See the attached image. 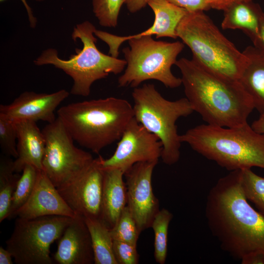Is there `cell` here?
<instances>
[{
    "label": "cell",
    "mask_w": 264,
    "mask_h": 264,
    "mask_svg": "<svg viewBox=\"0 0 264 264\" xmlns=\"http://www.w3.org/2000/svg\"><path fill=\"white\" fill-rule=\"evenodd\" d=\"M260 114L258 118L253 122L251 127L256 132L264 134V110Z\"/></svg>",
    "instance_id": "36"
},
{
    "label": "cell",
    "mask_w": 264,
    "mask_h": 264,
    "mask_svg": "<svg viewBox=\"0 0 264 264\" xmlns=\"http://www.w3.org/2000/svg\"><path fill=\"white\" fill-rule=\"evenodd\" d=\"M128 41L129 46L122 49L127 65L118 79L119 87L135 88L149 80L159 81L171 88L182 84L181 78L173 74L171 67L184 47L183 43L156 41L152 36Z\"/></svg>",
    "instance_id": "8"
},
{
    "label": "cell",
    "mask_w": 264,
    "mask_h": 264,
    "mask_svg": "<svg viewBox=\"0 0 264 264\" xmlns=\"http://www.w3.org/2000/svg\"><path fill=\"white\" fill-rule=\"evenodd\" d=\"M177 37L192 52V60L219 75L239 80L248 59L218 28L204 11L188 12L179 23Z\"/></svg>",
    "instance_id": "5"
},
{
    "label": "cell",
    "mask_w": 264,
    "mask_h": 264,
    "mask_svg": "<svg viewBox=\"0 0 264 264\" xmlns=\"http://www.w3.org/2000/svg\"><path fill=\"white\" fill-rule=\"evenodd\" d=\"M58 240L57 249L53 257L57 263H94L90 235L82 217H74Z\"/></svg>",
    "instance_id": "17"
},
{
    "label": "cell",
    "mask_w": 264,
    "mask_h": 264,
    "mask_svg": "<svg viewBox=\"0 0 264 264\" xmlns=\"http://www.w3.org/2000/svg\"><path fill=\"white\" fill-rule=\"evenodd\" d=\"M148 5L153 10L154 19L152 26L138 34L119 36L96 29L94 34L108 45L109 54L118 58L121 44L132 38L155 35L157 39L177 38L176 28L188 12L170 3L167 0H149Z\"/></svg>",
    "instance_id": "14"
},
{
    "label": "cell",
    "mask_w": 264,
    "mask_h": 264,
    "mask_svg": "<svg viewBox=\"0 0 264 264\" xmlns=\"http://www.w3.org/2000/svg\"><path fill=\"white\" fill-rule=\"evenodd\" d=\"M113 250L118 264H137L139 262L136 245L113 240Z\"/></svg>",
    "instance_id": "30"
},
{
    "label": "cell",
    "mask_w": 264,
    "mask_h": 264,
    "mask_svg": "<svg viewBox=\"0 0 264 264\" xmlns=\"http://www.w3.org/2000/svg\"><path fill=\"white\" fill-rule=\"evenodd\" d=\"M134 118L149 132L156 136L162 145L161 158L172 165L179 159L182 143L176 122L194 110L185 98L175 101L164 98L153 84H145L132 92Z\"/></svg>",
    "instance_id": "7"
},
{
    "label": "cell",
    "mask_w": 264,
    "mask_h": 264,
    "mask_svg": "<svg viewBox=\"0 0 264 264\" xmlns=\"http://www.w3.org/2000/svg\"><path fill=\"white\" fill-rule=\"evenodd\" d=\"M69 93L62 89L51 93L24 91L7 105H0V113L17 122L38 121L53 122L57 118L54 111Z\"/></svg>",
    "instance_id": "15"
},
{
    "label": "cell",
    "mask_w": 264,
    "mask_h": 264,
    "mask_svg": "<svg viewBox=\"0 0 264 264\" xmlns=\"http://www.w3.org/2000/svg\"><path fill=\"white\" fill-rule=\"evenodd\" d=\"M158 160L138 162L124 173L126 182L127 206L140 232L151 227L159 210L152 179Z\"/></svg>",
    "instance_id": "12"
},
{
    "label": "cell",
    "mask_w": 264,
    "mask_h": 264,
    "mask_svg": "<svg viewBox=\"0 0 264 264\" xmlns=\"http://www.w3.org/2000/svg\"><path fill=\"white\" fill-rule=\"evenodd\" d=\"M42 132L45 139L43 170L56 187L77 178L93 161L91 154L75 146L73 139L58 117Z\"/></svg>",
    "instance_id": "10"
},
{
    "label": "cell",
    "mask_w": 264,
    "mask_h": 264,
    "mask_svg": "<svg viewBox=\"0 0 264 264\" xmlns=\"http://www.w3.org/2000/svg\"><path fill=\"white\" fill-rule=\"evenodd\" d=\"M175 65L186 98L207 124L232 128L247 122L255 107L239 80L205 69L192 59L182 58Z\"/></svg>",
    "instance_id": "2"
},
{
    "label": "cell",
    "mask_w": 264,
    "mask_h": 264,
    "mask_svg": "<svg viewBox=\"0 0 264 264\" xmlns=\"http://www.w3.org/2000/svg\"><path fill=\"white\" fill-rule=\"evenodd\" d=\"M74 218L48 216L31 219L17 218L6 241V249L17 264H52V243L58 240Z\"/></svg>",
    "instance_id": "9"
},
{
    "label": "cell",
    "mask_w": 264,
    "mask_h": 264,
    "mask_svg": "<svg viewBox=\"0 0 264 264\" xmlns=\"http://www.w3.org/2000/svg\"><path fill=\"white\" fill-rule=\"evenodd\" d=\"M101 219L110 229L127 203L124 173L118 169H103Z\"/></svg>",
    "instance_id": "19"
},
{
    "label": "cell",
    "mask_w": 264,
    "mask_h": 264,
    "mask_svg": "<svg viewBox=\"0 0 264 264\" xmlns=\"http://www.w3.org/2000/svg\"><path fill=\"white\" fill-rule=\"evenodd\" d=\"M17 132L18 157L14 161L16 173L22 172L26 165L43 170L45 139L36 122L22 121L15 122Z\"/></svg>",
    "instance_id": "18"
},
{
    "label": "cell",
    "mask_w": 264,
    "mask_h": 264,
    "mask_svg": "<svg viewBox=\"0 0 264 264\" xmlns=\"http://www.w3.org/2000/svg\"><path fill=\"white\" fill-rule=\"evenodd\" d=\"M123 3L125 0H92V11L99 24L103 27H116Z\"/></svg>",
    "instance_id": "28"
},
{
    "label": "cell",
    "mask_w": 264,
    "mask_h": 264,
    "mask_svg": "<svg viewBox=\"0 0 264 264\" xmlns=\"http://www.w3.org/2000/svg\"><path fill=\"white\" fill-rule=\"evenodd\" d=\"M17 132L15 122L0 113V146L3 153L15 159L18 157Z\"/></svg>",
    "instance_id": "29"
},
{
    "label": "cell",
    "mask_w": 264,
    "mask_h": 264,
    "mask_svg": "<svg viewBox=\"0 0 264 264\" xmlns=\"http://www.w3.org/2000/svg\"><path fill=\"white\" fill-rule=\"evenodd\" d=\"M173 217L168 210L163 208L155 216L151 227L154 232V257L156 263L164 264L167 255L169 224Z\"/></svg>",
    "instance_id": "25"
},
{
    "label": "cell",
    "mask_w": 264,
    "mask_h": 264,
    "mask_svg": "<svg viewBox=\"0 0 264 264\" xmlns=\"http://www.w3.org/2000/svg\"><path fill=\"white\" fill-rule=\"evenodd\" d=\"M4 0H0V1L1 2ZM35 0L40 2V1H44V0ZM21 1L23 4V5L25 7V9L26 10L27 15H28L29 25L31 28H34L37 25V19L34 16L31 8L26 2V0H21Z\"/></svg>",
    "instance_id": "35"
},
{
    "label": "cell",
    "mask_w": 264,
    "mask_h": 264,
    "mask_svg": "<svg viewBox=\"0 0 264 264\" xmlns=\"http://www.w3.org/2000/svg\"><path fill=\"white\" fill-rule=\"evenodd\" d=\"M96 28L89 21L77 24L71 34L74 42L77 39L83 44L82 49L75 48V54L68 60L58 56L56 49L44 50L34 61L37 66L53 65L62 70L73 81L70 93L88 96L92 85L95 81L105 78L110 74H118L125 68V59H118L100 51L96 43L97 38L94 34Z\"/></svg>",
    "instance_id": "6"
},
{
    "label": "cell",
    "mask_w": 264,
    "mask_h": 264,
    "mask_svg": "<svg viewBox=\"0 0 264 264\" xmlns=\"http://www.w3.org/2000/svg\"><path fill=\"white\" fill-rule=\"evenodd\" d=\"M221 25L223 29H240L252 42L258 37L260 21L264 13L260 6L253 1H239L224 10Z\"/></svg>",
    "instance_id": "20"
},
{
    "label": "cell",
    "mask_w": 264,
    "mask_h": 264,
    "mask_svg": "<svg viewBox=\"0 0 264 264\" xmlns=\"http://www.w3.org/2000/svg\"><path fill=\"white\" fill-rule=\"evenodd\" d=\"M243 52L248 61L239 81L260 113L264 110V54L254 46H247Z\"/></svg>",
    "instance_id": "21"
},
{
    "label": "cell",
    "mask_w": 264,
    "mask_h": 264,
    "mask_svg": "<svg viewBox=\"0 0 264 264\" xmlns=\"http://www.w3.org/2000/svg\"><path fill=\"white\" fill-rule=\"evenodd\" d=\"M39 170L31 165H26L24 167L11 199L8 219L14 218L16 212L30 198L36 185Z\"/></svg>",
    "instance_id": "24"
},
{
    "label": "cell",
    "mask_w": 264,
    "mask_h": 264,
    "mask_svg": "<svg viewBox=\"0 0 264 264\" xmlns=\"http://www.w3.org/2000/svg\"><path fill=\"white\" fill-rule=\"evenodd\" d=\"M110 233L113 240L136 245L141 232L127 205L110 229Z\"/></svg>",
    "instance_id": "27"
},
{
    "label": "cell",
    "mask_w": 264,
    "mask_h": 264,
    "mask_svg": "<svg viewBox=\"0 0 264 264\" xmlns=\"http://www.w3.org/2000/svg\"><path fill=\"white\" fill-rule=\"evenodd\" d=\"M253 43L254 46L264 54V15L260 21L259 36Z\"/></svg>",
    "instance_id": "34"
},
{
    "label": "cell",
    "mask_w": 264,
    "mask_h": 264,
    "mask_svg": "<svg viewBox=\"0 0 264 264\" xmlns=\"http://www.w3.org/2000/svg\"><path fill=\"white\" fill-rule=\"evenodd\" d=\"M188 12L204 11L211 8L208 0H167Z\"/></svg>",
    "instance_id": "31"
},
{
    "label": "cell",
    "mask_w": 264,
    "mask_h": 264,
    "mask_svg": "<svg viewBox=\"0 0 264 264\" xmlns=\"http://www.w3.org/2000/svg\"><path fill=\"white\" fill-rule=\"evenodd\" d=\"M181 142L228 171L264 169V134L247 122L226 128L201 124L180 135Z\"/></svg>",
    "instance_id": "4"
},
{
    "label": "cell",
    "mask_w": 264,
    "mask_h": 264,
    "mask_svg": "<svg viewBox=\"0 0 264 264\" xmlns=\"http://www.w3.org/2000/svg\"><path fill=\"white\" fill-rule=\"evenodd\" d=\"M57 115L74 141L95 154L119 140L134 117L132 106L114 97L68 104Z\"/></svg>",
    "instance_id": "3"
},
{
    "label": "cell",
    "mask_w": 264,
    "mask_h": 264,
    "mask_svg": "<svg viewBox=\"0 0 264 264\" xmlns=\"http://www.w3.org/2000/svg\"><path fill=\"white\" fill-rule=\"evenodd\" d=\"M241 170L220 177L207 196L205 216L222 250L241 261L264 254V215L255 210L242 188Z\"/></svg>",
    "instance_id": "1"
},
{
    "label": "cell",
    "mask_w": 264,
    "mask_h": 264,
    "mask_svg": "<svg viewBox=\"0 0 264 264\" xmlns=\"http://www.w3.org/2000/svg\"><path fill=\"white\" fill-rule=\"evenodd\" d=\"M253 0H208L211 8L224 10L230 5L239 1H252Z\"/></svg>",
    "instance_id": "33"
},
{
    "label": "cell",
    "mask_w": 264,
    "mask_h": 264,
    "mask_svg": "<svg viewBox=\"0 0 264 264\" xmlns=\"http://www.w3.org/2000/svg\"><path fill=\"white\" fill-rule=\"evenodd\" d=\"M241 171L242 188L245 198L254 203L264 215V177L255 173L251 169H243Z\"/></svg>",
    "instance_id": "26"
},
{
    "label": "cell",
    "mask_w": 264,
    "mask_h": 264,
    "mask_svg": "<svg viewBox=\"0 0 264 264\" xmlns=\"http://www.w3.org/2000/svg\"><path fill=\"white\" fill-rule=\"evenodd\" d=\"M12 258V255L9 250L0 247V264H13Z\"/></svg>",
    "instance_id": "37"
},
{
    "label": "cell",
    "mask_w": 264,
    "mask_h": 264,
    "mask_svg": "<svg viewBox=\"0 0 264 264\" xmlns=\"http://www.w3.org/2000/svg\"><path fill=\"white\" fill-rule=\"evenodd\" d=\"M149 1V0H125V4L129 11L134 13L144 8Z\"/></svg>",
    "instance_id": "32"
},
{
    "label": "cell",
    "mask_w": 264,
    "mask_h": 264,
    "mask_svg": "<svg viewBox=\"0 0 264 264\" xmlns=\"http://www.w3.org/2000/svg\"><path fill=\"white\" fill-rule=\"evenodd\" d=\"M90 235L95 264H118L110 229L101 218H84Z\"/></svg>",
    "instance_id": "22"
},
{
    "label": "cell",
    "mask_w": 264,
    "mask_h": 264,
    "mask_svg": "<svg viewBox=\"0 0 264 264\" xmlns=\"http://www.w3.org/2000/svg\"><path fill=\"white\" fill-rule=\"evenodd\" d=\"M14 169V161L1 156L0 159V222L7 219L11 199L21 176Z\"/></svg>",
    "instance_id": "23"
},
{
    "label": "cell",
    "mask_w": 264,
    "mask_h": 264,
    "mask_svg": "<svg viewBox=\"0 0 264 264\" xmlns=\"http://www.w3.org/2000/svg\"><path fill=\"white\" fill-rule=\"evenodd\" d=\"M48 216L74 218L77 215L66 202L44 171L39 170L36 185L30 198L16 212L14 218L31 219Z\"/></svg>",
    "instance_id": "16"
},
{
    "label": "cell",
    "mask_w": 264,
    "mask_h": 264,
    "mask_svg": "<svg viewBox=\"0 0 264 264\" xmlns=\"http://www.w3.org/2000/svg\"><path fill=\"white\" fill-rule=\"evenodd\" d=\"M162 145L153 133L133 117L125 129L113 154L101 158L103 169H118L126 172L136 163L158 160Z\"/></svg>",
    "instance_id": "11"
},
{
    "label": "cell",
    "mask_w": 264,
    "mask_h": 264,
    "mask_svg": "<svg viewBox=\"0 0 264 264\" xmlns=\"http://www.w3.org/2000/svg\"><path fill=\"white\" fill-rule=\"evenodd\" d=\"M101 156L94 159L88 169L77 178L57 188L76 215L84 218H101L104 170Z\"/></svg>",
    "instance_id": "13"
}]
</instances>
